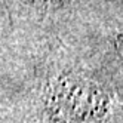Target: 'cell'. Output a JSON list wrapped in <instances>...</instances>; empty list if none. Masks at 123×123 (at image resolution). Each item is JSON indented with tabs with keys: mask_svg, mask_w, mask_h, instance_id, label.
Here are the masks:
<instances>
[{
	"mask_svg": "<svg viewBox=\"0 0 123 123\" xmlns=\"http://www.w3.org/2000/svg\"><path fill=\"white\" fill-rule=\"evenodd\" d=\"M37 119V123H120L111 92L74 68L46 80Z\"/></svg>",
	"mask_w": 123,
	"mask_h": 123,
	"instance_id": "cell-1",
	"label": "cell"
},
{
	"mask_svg": "<svg viewBox=\"0 0 123 123\" xmlns=\"http://www.w3.org/2000/svg\"><path fill=\"white\" fill-rule=\"evenodd\" d=\"M116 52H117V55L120 58V62L123 65V33L119 34L117 39H116Z\"/></svg>",
	"mask_w": 123,
	"mask_h": 123,
	"instance_id": "cell-2",
	"label": "cell"
}]
</instances>
